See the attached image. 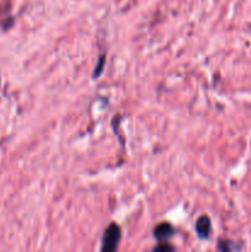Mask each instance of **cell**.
Segmentation results:
<instances>
[{"label":"cell","mask_w":251,"mask_h":252,"mask_svg":"<svg viewBox=\"0 0 251 252\" xmlns=\"http://www.w3.org/2000/svg\"><path fill=\"white\" fill-rule=\"evenodd\" d=\"M121 240V229L117 224L112 223L110 224L107 229H106L105 234L102 238V248L101 250L106 252H111L117 250L118 244Z\"/></svg>","instance_id":"obj_1"},{"label":"cell","mask_w":251,"mask_h":252,"mask_svg":"<svg viewBox=\"0 0 251 252\" xmlns=\"http://www.w3.org/2000/svg\"><path fill=\"white\" fill-rule=\"evenodd\" d=\"M174 233L175 230L171 224L166 223V221H162V223H160L154 229V238H157V240L159 241H165L171 238L174 235Z\"/></svg>","instance_id":"obj_2"},{"label":"cell","mask_w":251,"mask_h":252,"mask_svg":"<svg viewBox=\"0 0 251 252\" xmlns=\"http://www.w3.org/2000/svg\"><path fill=\"white\" fill-rule=\"evenodd\" d=\"M211 219L207 216L201 217L196 223V231L197 235L201 239H207L211 233Z\"/></svg>","instance_id":"obj_3"},{"label":"cell","mask_w":251,"mask_h":252,"mask_svg":"<svg viewBox=\"0 0 251 252\" xmlns=\"http://www.w3.org/2000/svg\"><path fill=\"white\" fill-rule=\"evenodd\" d=\"M218 249L219 250H223V251H233V250H238V249H240V248H239V246H236L234 243H231V241H220Z\"/></svg>","instance_id":"obj_4"},{"label":"cell","mask_w":251,"mask_h":252,"mask_svg":"<svg viewBox=\"0 0 251 252\" xmlns=\"http://www.w3.org/2000/svg\"><path fill=\"white\" fill-rule=\"evenodd\" d=\"M175 250L174 246L169 245L167 243H162V241H160L159 245L157 246V248H154V251H172Z\"/></svg>","instance_id":"obj_5"}]
</instances>
